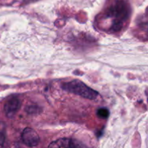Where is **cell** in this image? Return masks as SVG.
I'll list each match as a JSON object with an SVG mask.
<instances>
[{
    "mask_svg": "<svg viewBox=\"0 0 148 148\" xmlns=\"http://www.w3.org/2000/svg\"><path fill=\"white\" fill-rule=\"evenodd\" d=\"M20 106H21V103H20V100L17 98H14L9 100L6 103L4 107L6 116L10 119L13 118L17 113V111L20 110Z\"/></svg>",
    "mask_w": 148,
    "mask_h": 148,
    "instance_id": "obj_5",
    "label": "cell"
},
{
    "mask_svg": "<svg viewBox=\"0 0 148 148\" xmlns=\"http://www.w3.org/2000/svg\"><path fill=\"white\" fill-rule=\"evenodd\" d=\"M26 109H27L26 111H27V112L30 113V114H34L35 111H36V113L38 112V107H35L34 106H32L29 107Z\"/></svg>",
    "mask_w": 148,
    "mask_h": 148,
    "instance_id": "obj_7",
    "label": "cell"
},
{
    "mask_svg": "<svg viewBox=\"0 0 148 148\" xmlns=\"http://www.w3.org/2000/svg\"><path fill=\"white\" fill-rule=\"evenodd\" d=\"M97 116L101 119H107L109 116V111L106 108H99L97 111Z\"/></svg>",
    "mask_w": 148,
    "mask_h": 148,
    "instance_id": "obj_6",
    "label": "cell"
},
{
    "mask_svg": "<svg viewBox=\"0 0 148 148\" xmlns=\"http://www.w3.org/2000/svg\"><path fill=\"white\" fill-rule=\"evenodd\" d=\"M22 140L23 143L30 147H36L40 142V137L34 130L25 128L22 132Z\"/></svg>",
    "mask_w": 148,
    "mask_h": 148,
    "instance_id": "obj_4",
    "label": "cell"
},
{
    "mask_svg": "<svg viewBox=\"0 0 148 148\" xmlns=\"http://www.w3.org/2000/svg\"><path fill=\"white\" fill-rule=\"evenodd\" d=\"M62 88L67 92H72L75 95H79L82 98H88L90 100L95 99L98 95V92L97 91L89 88L88 85L77 79L64 82L62 84Z\"/></svg>",
    "mask_w": 148,
    "mask_h": 148,
    "instance_id": "obj_2",
    "label": "cell"
},
{
    "mask_svg": "<svg viewBox=\"0 0 148 148\" xmlns=\"http://www.w3.org/2000/svg\"><path fill=\"white\" fill-rule=\"evenodd\" d=\"M48 148H86V147L73 139L61 138L52 142Z\"/></svg>",
    "mask_w": 148,
    "mask_h": 148,
    "instance_id": "obj_3",
    "label": "cell"
},
{
    "mask_svg": "<svg viewBox=\"0 0 148 148\" xmlns=\"http://www.w3.org/2000/svg\"><path fill=\"white\" fill-rule=\"evenodd\" d=\"M130 8L124 1H117L108 9L107 17L112 19L111 29L117 32L122 27L124 22L128 18Z\"/></svg>",
    "mask_w": 148,
    "mask_h": 148,
    "instance_id": "obj_1",
    "label": "cell"
},
{
    "mask_svg": "<svg viewBox=\"0 0 148 148\" xmlns=\"http://www.w3.org/2000/svg\"><path fill=\"white\" fill-rule=\"evenodd\" d=\"M4 140H5V137H4V133L0 131V148H3Z\"/></svg>",
    "mask_w": 148,
    "mask_h": 148,
    "instance_id": "obj_8",
    "label": "cell"
}]
</instances>
